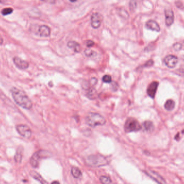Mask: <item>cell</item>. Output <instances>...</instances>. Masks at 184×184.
I'll return each instance as SVG.
<instances>
[{"label":"cell","instance_id":"1","mask_svg":"<svg viewBox=\"0 0 184 184\" xmlns=\"http://www.w3.org/2000/svg\"><path fill=\"white\" fill-rule=\"evenodd\" d=\"M11 95L14 101L18 106L27 110H30L32 107V103L29 98L24 92L17 88L13 87L10 90Z\"/></svg>","mask_w":184,"mask_h":184},{"label":"cell","instance_id":"2","mask_svg":"<svg viewBox=\"0 0 184 184\" xmlns=\"http://www.w3.org/2000/svg\"><path fill=\"white\" fill-rule=\"evenodd\" d=\"M86 164L92 167H100L109 164L107 158L101 155H92L88 156L85 160Z\"/></svg>","mask_w":184,"mask_h":184},{"label":"cell","instance_id":"3","mask_svg":"<svg viewBox=\"0 0 184 184\" xmlns=\"http://www.w3.org/2000/svg\"><path fill=\"white\" fill-rule=\"evenodd\" d=\"M86 122L88 126L95 128L97 126H104L106 120L101 115L95 112H90L86 117Z\"/></svg>","mask_w":184,"mask_h":184},{"label":"cell","instance_id":"4","mask_svg":"<svg viewBox=\"0 0 184 184\" xmlns=\"http://www.w3.org/2000/svg\"><path fill=\"white\" fill-rule=\"evenodd\" d=\"M51 154L47 151L39 150L34 153L30 159V164L34 168H37L39 161L42 159L46 158L51 156Z\"/></svg>","mask_w":184,"mask_h":184},{"label":"cell","instance_id":"5","mask_svg":"<svg viewBox=\"0 0 184 184\" xmlns=\"http://www.w3.org/2000/svg\"><path fill=\"white\" fill-rule=\"evenodd\" d=\"M141 129V125L137 120L133 117H129L126 120L124 124V130L126 133L137 132Z\"/></svg>","mask_w":184,"mask_h":184},{"label":"cell","instance_id":"6","mask_svg":"<svg viewBox=\"0 0 184 184\" xmlns=\"http://www.w3.org/2000/svg\"><path fill=\"white\" fill-rule=\"evenodd\" d=\"M143 172L158 184H167L164 178L156 171L151 170H145L143 171Z\"/></svg>","mask_w":184,"mask_h":184},{"label":"cell","instance_id":"7","mask_svg":"<svg viewBox=\"0 0 184 184\" xmlns=\"http://www.w3.org/2000/svg\"><path fill=\"white\" fill-rule=\"evenodd\" d=\"M16 130L17 133L22 136V137H24L25 138L29 139L32 135L31 130L30 128L25 124H18L16 126Z\"/></svg>","mask_w":184,"mask_h":184},{"label":"cell","instance_id":"8","mask_svg":"<svg viewBox=\"0 0 184 184\" xmlns=\"http://www.w3.org/2000/svg\"><path fill=\"white\" fill-rule=\"evenodd\" d=\"M103 17L101 14L96 13L91 16V25L94 29H98L101 26Z\"/></svg>","mask_w":184,"mask_h":184},{"label":"cell","instance_id":"9","mask_svg":"<svg viewBox=\"0 0 184 184\" xmlns=\"http://www.w3.org/2000/svg\"><path fill=\"white\" fill-rule=\"evenodd\" d=\"M14 64L16 67L22 70H27L29 67V64L27 61L15 57L13 58Z\"/></svg>","mask_w":184,"mask_h":184},{"label":"cell","instance_id":"10","mask_svg":"<svg viewBox=\"0 0 184 184\" xmlns=\"http://www.w3.org/2000/svg\"><path fill=\"white\" fill-rule=\"evenodd\" d=\"M178 61V59L177 57L173 55H168L164 59V62L166 66L169 68H174Z\"/></svg>","mask_w":184,"mask_h":184},{"label":"cell","instance_id":"11","mask_svg":"<svg viewBox=\"0 0 184 184\" xmlns=\"http://www.w3.org/2000/svg\"><path fill=\"white\" fill-rule=\"evenodd\" d=\"M158 85H159V83L157 81H153L149 85L147 89V93L149 96L151 98H155Z\"/></svg>","mask_w":184,"mask_h":184},{"label":"cell","instance_id":"12","mask_svg":"<svg viewBox=\"0 0 184 184\" xmlns=\"http://www.w3.org/2000/svg\"><path fill=\"white\" fill-rule=\"evenodd\" d=\"M51 30L47 25H41L38 30V34L39 36L43 37H47L50 35Z\"/></svg>","mask_w":184,"mask_h":184},{"label":"cell","instance_id":"13","mask_svg":"<svg viewBox=\"0 0 184 184\" xmlns=\"http://www.w3.org/2000/svg\"><path fill=\"white\" fill-rule=\"evenodd\" d=\"M165 20L167 26H170L173 24L174 21V14L173 11L170 9H167L165 10Z\"/></svg>","mask_w":184,"mask_h":184},{"label":"cell","instance_id":"14","mask_svg":"<svg viewBox=\"0 0 184 184\" xmlns=\"http://www.w3.org/2000/svg\"><path fill=\"white\" fill-rule=\"evenodd\" d=\"M145 25L147 29L153 31L159 32L160 29V25L155 20H149L148 22H146Z\"/></svg>","mask_w":184,"mask_h":184},{"label":"cell","instance_id":"15","mask_svg":"<svg viewBox=\"0 0 184 184\" xmlns=\"http://www.w3.org/2000/svg\"><path fill=\"white\" fill-rule=\"evenodd\" d=\"M30 175L32 177L34 178L35 179L37 180L38 182H39L41 184H49V183L46 182L44 178H43L41 175H39V173H37L35 171H31L30 172Z\"/></svg>","mask_w":184,"mask_h":184},{"label":"cell","instance_id":"16","mask_svg":"<svg viewBox=\"0 0 184 184\" xmlns=\"http://www.w3.org/2000/svg\"><path fill=\"white\" fill-rule=\"evenodd\" d=\"M68 47L70 48V49H72L74 50V52H75L76 53H78L80 52L81 51V47H80V45L78 43H77L75 41H70L68 42Z\"/></svg>","mask_w":184,"mask_h":184},{"label":"cell","instance_id":"17","mask_svg":"<svg viewBox=\"0 0 184 184\" xmlns=\"http://www.w3.org/2000/svg\"><path fill=\"white\" fill-rule=\"evenodd\" d=\"M23 149L22 146L18 147L17 150H16V153L15 155V160L17 163H20L22 160L23 157Z\"/></svg>","mask_w":184,"mask_h":184},{"label":"cell","instance_id":"18","mask_svg":"<svg viewBox=\"0 0 184 184\" xmlns=\"http://www.w3.org/2000/svg\"><path fill=\"white\" fill-rule=\"evenodd\" d=\"M71 173L73 177L79 178L82 176V172L79 168L76 167H72L71 168Z\"/></svg>","mask_w":184,"mask_h":184},{"label":"cell","instance_id":"19","mask_svg":"<svg viewBox=\"0 0 184 184\" xmlns=\"http://www.w3.org/2000/svg\"><path fill=\"white\" fill-rule=\"evenodd\" d=\"M97 97V90L93 87L88 89L87 97L90 99H94Z\"/></svg>","mask_w":184,"mask_h":184},{"label":"cell","instance_id":"20","mask_svg":"<svg viewBox=\"0 0 184 184\" xmlns=\"http://www.w3.org/2000/svg\"><path fill=\"white\" fill-rule=\"evenodd\" d=\"M175 107V102L172 100H168L165 104V108L166 110H173Z\"/></svg>","mask_w":184,"mask_h":184},{"label":"cell","instance_id":"21","mask_svg":"<svg viewBox=\"0 0 184 184\" xmlns=\"http://www.w3.org/2000/svg\"><path fill=\"white\" fill-rule=\"evenodd\" d=\"M143 127L145 130L147 131H151L153 129V124L152 122L149 121H146L144 122Z\"/></svg>","mask_w":184,"mask_h":184},{"label":"cell","instance_id":"22","mask_svg":"<svg viewBox=\"0 0 184 184\" xmlns=\"http://www.w3.org/2000/svg\"><path fill=\"white\" fill-rule=\"evenodd\" d=\"M100 180L101 184H110L112 182V180L110 178L105 175L101 176V177L100 178Z\"/></svg>","mask_w":184,"mask_h":184},{"label":"cell","instance_id":"23","mask_svg":"<svg viewBox=\"0 0 184 184\" xmlns=\"http://www.w3.org/2000/svg\"><path fill=\"white\" fill-rule=\"evenodd\" d=\"M13 12V9L11 8H6L3 9L1 11V13L3 16H7V15L11 14Z\"/></svg>","mask_w":184,"mask_h":184},{"label":"cell","instance_id":"24","mask_svg":"<svg viewBox=\"0 0 184 184\" xmlns=\"http://www.w3.org/2000/svg\"><path fill=\"white\" fill-rule=\"evenodd\" d=\"M85 54L87 57H93L94 55L97 54L95 52L90 49H86L85 50Z\"/></svg>","mask_w":184,"mask_h":184},{"label":"cell","instance_id":"25","mask_svg":"<svg viewBox=\"0 0 184 184\" xmlns=\"http://www.w3.org/2000/svg\"><path fill=\"white\" fill-rule=\"evenodd\" d=\"M102 81L105 83H112V77L109 75H105L102 78Z\"/></svg>","mask_w":184,"mask_h":184},{"label":"cell","instance_id":"26","mask_svg":"<svg viewBox=\"0 0 184 184\" xmlns=\"http://www.w3.org/2000/svg\"><path fill=\"white\" fill-rule=\"evenodd\" d=\"M136 2L135 0H131L130 1V10L132 9H135L136 7Z\"/></svg>","mask_w":184,"mask_h":184},{"label":"cell","instance_id":"27","mask_svg":"<svg viewBox=\"0 0 184 184\" xmlns=\"http://www.w3.org/2000/svg\"><path fill=\"white\" fill-rule=\"evenodd\" d=\"M173 49L175 51H179L182 47V45L180 43H175L173 46Z\"/></svg>","mask_w":184,"mask_h":184},{"label":"cell","instance_id":"28","mask_svg":"<svg viewBox=\"0 0 184 184\" xmlns=\"http://www.w3.org/2000/svg\"><path fill=\"white\" fill-rule=\"evenodd\" d=\"M97 83H98V79L96 78H92L90 80V84L92 85V86L95 85L97 84Z\"/></svg>","mask_w":184,"mask_h":184},{"label":"cell","instance_id":"29","mask_svg":"<svg viewBox=\"0 0 184 184\" xmlns=\"http://www.w3.org/2000/svg\"><path fill=\"white\" fill-rule=\"evenodd\" d=\"M94 42L93 41L89 40V41H87V42H86V45L87 47H92L93 46H94Z\"/></svg>","mask_w":184,"mask_h":184},{"label":"cell","instance_id":"30","mask_svg":"<svg viewBox=\"0 0 184 184\" xmlns=\"http://www.w3.org/2000/svg\"><path fill=\"white\" fill-rule=\"evenodd\" d=\"M153 64V60H150V61H148L144 65V67H148V66H151Z\"/></svg>","mask_w":184,"mask_h":184},{"label":"cell","instance_id":"31","mask_svg":"<svg viewBox=\"0 0 184 184\" xmlns=\"http://www.w3.org/2000/svg\"><path fill=\"white\" fill-rule=\"evenodd\" d=\"M42 1L48 3L50 4H54L56 3V0H41Z\"/></svg>","mask_w":184,"mask_h":184},{"label":"cell","instance_id":"32","mask_svg":"<svg viewBox=\"0 0 184 184\" xmlns=\"http://www.w3.org/2000/svg\"><path fill=\"white\" fill-rule=\"evenodd\" d=\"M175 5L177 6V7L179 8H183V5L180 1H177L175 2Z\"/></svg>","mask_w":184,"mask_h":184},{"label":"cell","instance_id":"33","mask_svg":"<svg viewBox=\"0 0 184 184\" xmlns=\"http://www.w3.org/2000/svg\"><path fill=\"white\" fill-rule=\"evenodd\" d=\"M3 43V39L2 37L0 35V45H2Z\"/></svg>","mask_w":184,"mask_h":184},{"label":"cell","instance_id":"34","mask_svg":"<svg viewBox=\"0 0 184 184\" xmlns=\"http://www.w3.org/2000/svg\"><path fill=\"white\" fill-rule=\"evenodd\" d=\"M6 1H7V0H0V3L4 4V3L6 2Z\"/></svg>","mask_w":184,"mask_h":184},{"label":"cell","instance_id":"35","mask_svg":"<svg viewBox=\"0 0 184 184\" xmlns=\"http://www.w3.org/2000/svg\"><path fill=\"white\" fill-rule=\"evenodd\" d=\"M51 184H60V182H58V181H54V182H52Z\"/></svg>","mask_w":184,"mask_h":184},{"label":"cell","instance_id":"36","mask_svg":"<svg viewBox=\"0 0 184 184\" xmlns=\"http://www.w3.org/2000/svg\"><path fill=\"white\" fill-rule=\"evenodd\" d=\"M70 1L71 2H76L77 0H70Z\"/></svg>","mask_w":184,"mask_h":184},{"label":"cell","instance_id":"37","mask_svg":"<svg viewBox=\"0 0 184 184\" xmlns=\"http://www.w3.org/2000/svg\"><path fill=\"white\" fill-rule=\"evenodd\" d=\"M183 59H184V58H183Z\"/></svg>","mask_w":184,"mask_h":184}]
</instances>
